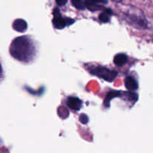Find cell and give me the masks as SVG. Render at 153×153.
Instances as JSON below:
<instances>
[{
  "instance_id": "6da1fadb",
  "label": "cell",
  "mask_w": 153,
  "mask_h": 153,
  "mask_svg": "<svg viewBox=\"0 0 153 153\" xmlns=\"http://www.w3.org/2000/svg\"><path fill=\"white\" fill-rule=\"evenodd\" d=\"M10 55L21 61H28L32 53V46L26 37H19L14 39L10 47Z\"/></svg>"
},
{
  "instance_id": "7a4b0ae2",
  "label": "cell",
  "mask_w": 153,
  "mask_h": 153,
  "mask_svg": "<svg viewBox=\"0 0 153 153\" xmlns=\"http://www.w3.org/2000/svg\"><path fill=\"white\" fill-rule=\"evenodd\" d=\"M90 71L93 75H95L97 77L101 78V79H104L105 81H107L108 82H113L116 78L117 75V72L103 67H94V68L91 69Z\"/></svg>"
},
{
  "instance_id": "3957f363",
  "label": "cell",
  "mask_w": 153,
  "mask_h": 153,
  "mask_svg": "<svg viewBox=\"0 0 153 153\" xmlns=\"http://www.w3.org/2000/svg\"><path fill=\"white\" fill-rule=\"evenodd\" d=\"M54 16L55 17L53 19V24L55 28H58V29H62L67 25H70L74 22L73 19H63L58 8H55L54 10Z\"/></svg>"
},
{
  "instance_id": "277c9868",
  "label": "cell",
  "mask_w": 153,
  "mask_h": 153,
  "mask_svg": "<svg viewBox=\"0 0 153 153\" xmlns=\"http://www.w3.org/2000/svg\"><path fill=\"white\" fill-rule=\"evenodd\" d=\"M67 106L74 111H78L82 107V101L76 97H70L67 102Z\"/></svg>"
},
{
  "instance_id": "5b68a950",
  "label": "cell",
  "mask_w": 153,
  "mask_h": 153,
  "mask_svg": "<svg viewBox=\"0 0 153 153\" xmlns=\"http://www.w3.org/2000/svg\"><path fill=\"white\" fill-rule=\"evenodd\" d=\"M27 27H28L27 22L22 19H16L13 23V29L18 32H24L26 31Z\"/></svg>"
},
{
  "instance_id": "8992f818",
  "label": "cell",
  "mask_w": 153,
  "mask_h": 153,
  "mask_svg": "<svg viewBox=\"0 0 153 153\" xmlns=\"http://www.w3.org/2000/svg\"><path fill=\"white\" fill-rule=\"evenodd\" d=\"M128 61V57L125 54H118L114 57V64L118 67H122V66L125 65Z\"/></svg>"
},
{
  "instance_id": "52a82bcc",
  "label": "cell",
  "mask_w": 153,
  "mask_h": 153,
  "mask_svg": "<svg viewBox=\"0 0 153 153\" xmlns=\"http://www.w3.org/2000/svg\"><path fill=\"white\" fill-rule=\"evenodd\" d=\"M125 85L127 89L130 90V91H135V90L138 88V84L136 82L135 79H133L132 77L126 78Z\"/></svg>"
},
{
  "instance_id": "ba28073f",
  "label": "cell",
  "mask_w": 153,
  "mask_h": 153,
  "mask_svg": "<svg viewBox=\"0 0 153 153\" xmlns=\"http://www.w3.org/2000/svg\"><path fill=\"white\" fill-rule=\"evenodd\" d=\"M112 12L111 10H106L105 12L102 13L100 15V19L103 22H108L110 20V14H111Z\"/></svg>"
},
{
  "instance_id": "9c48e42d",
  "label": "cell",
  "mask_w": 153,
  "mask_h": 153,
  "mask_svg": "<svg viewBox=\"0 0 153 153\" xmlns=\"http://www.w3.org/2000/svg\"><path fill=\"white\" fill-rule=\"evenodd\" d=\"M85 4L91 10H97L100 8V6L97 5L95 2L92 1L91 0H85Z\"/></svg>"
},
{
  "instance_id": "30bf717a",
  "label": "cell",
  "mask_w": 153,
  "mask_h": 153,
  "mask_svg": "<svg viewBox=\"0 0 153 153\" xmlns=\"http://www.w3.org/2000/svg\"><path fill=\"white\" fill-rule=\"evenodd\" d=\"M119 96H120V92H118V91H111V92L108 93V94L107 97H106L105 99V104L108 102V107L110 100H111L112 98H114V97H119Z\"/></svg>"
},
{
  "instance_id": "8fae6325",
  "label": "cell",
  "mask_w": 153,
  "mask_h": 153,
  "mask_svg": "<svg viewBox=\"0 0 153 153\" xmlns=\"http://www.w3.org/2000/svg\"><path fill=\"white\" fill-rule=\"evenodd\" d=\"M71 1L73 6L77 9H79V10L85 9V5H84V3L82 0H71Z\"/></svg>"
},
{
  "instance_id": "7c38bea8",
  "label": "cell",
  "mask_w": 153,
  "mask_h": 153,
  "mask_svg": "<svg viewBox=\"0 0 153 153\" xmlns=\"http://www.w3.org/2000/svg\"><path fill=\"white\" fill-rule=\"evenodd\" d=\"M79 120L83 124H87L89 121V119H88V117L87 116L86 114H81L80 117H79Z\"/></svg>"
},
{
  "instance_id": "4fadbf2b",
  "label": "cell",
  "mask_w": 153,
  "mask_h": 153,
  "mask_svg": "<svg viewBox=\"0 0 153 153\" xmlns=\"http://www.w3.org/2000/svg\"><path fill=\"white\" fill-rule=\"evenodd\" d=\"M56 2L58 5L63 6L67 2V0H56Z\"/></svg>"
},
{
  "instance_id": "5bb4252c",
  "label": "cell",
  "mask_w": 153,
  "mask_h": 153,
  "mask_svg": "<svg viewBox=\"0 0 153 153\" xmlns=\"http://www.w3.org/2000/svg\"><path fill=\"white\" fill-rule=\"evenodd\" d=\"M92 1H94V2L95 3H99V2H102V1H103V0H91Z\"/></svg>"
},
{
  "instance_id": "9a60e30c",
  "label": "cell",
  "mask_w": 153,
  "mask_h": 153,
  "mask_svg": "<svg viewBox=\"0 0 153 153\" xmlns=\"http://www.w3.org/2000/svg\"><path fill=\"white\" fill-rule=\"evenodd\" d=\"M1 74V65H0V75Z\"/></svg>"
}]
</instances>
